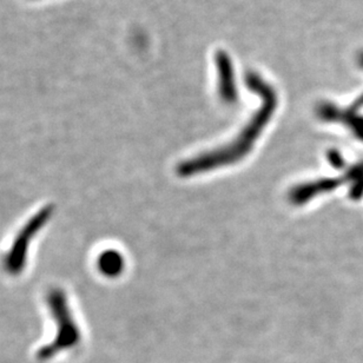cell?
Returning <instances> with one entry per match:
<instances>
[{"mask_svg":"<svg viewBox=\"0 0 363 363\" xmlns=\"http://www.w3.org/2000/svg\"><path fill=\"white\" fill-rule=\"evenodd\" d=\"M53 213V206H43L33 216L28 218L24 227H21L19 233L16 235L12 245L3 257V269L9 275L18 276L24 272L28 263L30 245L37 238V235L46 227V224L49 223Z\"/></svg>","mask_w":363,"mask_h":363,"instance_id":"obj_3","label":"cell"},{"mask_svg":"<svg viewBox=\"0 0 363 363\" xmlns=\"http://www.w3.org/2000/svg\"><path fill=\"white\" fill-rule=\"evenodd\" d=\"M217 74H218V94L225 103H234L238 99V90L235 84L234 67L230 57L224 51L216 55Z\"/></svg>","mask_w":363,"mask_h":363,"instance_id":"obj_4","label":"cell"},{"mask_svg":"<svg viewBox=\"0 0 363 363\" xmlns=\"http://www.w3.org/2000/svg\"><path fill=\"white\" fill-rule=\"evenodd\" d=\"M46 303L56 323V336L49 345L39 350L38 359L43 361L50 360L65 350H74L82 340L81 329L74 320L67 293L62 288H52L48 293Z\"/></svg>","mask_w":363,"mask_h":363,"instance_id":"obj_2","label":"cell"},{"mask_svg":"<svg viewBox=\"0 0 363 363\" xmlns=\"http://www.w3.org/2000/svg\"><path fill=\"white\" fill-rule=\"evenodd\" d=\"M97 267L103 275L113 279L121 275L124 270V257L117 250L108 249L101 252L98 257Z\"/></svg>","mask_w":363,"mask_h":363,"instance_id":"obj_5","label":"cell"},{"mask_svg":"<svg viewBox=\"0 0 363 363\" xmlns=\"http://www.w3.org/2000/svg\"><path fill=\"white\" fill-rule=\"evenodd\" d=\"M245 83L248 88L259 94L262 98V106L256 112L254 117L250 119L248 125L242 130L241 135L233 142L229 147H223L220 150L213 151L211 154L199 156L190 161L185 162L179 167V172L182 176L197 175L199 172H209L213 169L220 168L229 163L241 160L250 149L252 144L257 140L259 133H262L267 123L269 122L272 113L275 111L277 105V97L275 91L259 74H247Z\"/></svg>","mask_w":363,"mask_h":363,"instance_id":"obj_1","label":"cell"}]
</instances>
